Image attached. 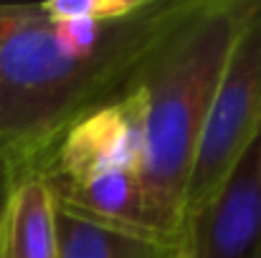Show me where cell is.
I'll list each match as a JSON object with an SVG mask.
<instances>
[{
	"instance_id": "obj_1",
	"label": "cell",
	"mask_w": 261,
	"mask_h": 258,
	"mask_svg": "<svg viewBox=\"0 0 261 258\" xmlns=\"http://www.w3.org/2000/svg\"><path fill=\"white\" fill-rule=\"evenodd\" d=\"M203 0H145L89 53L69 51L41 5H15L0 25V160L31 175L79 117L137 84L140 71Z\"/></svg>"
},
{
	"instance_id": "obj_2",
	"label": "cell",
	"mask_w": 261,
	"mask_h": 258,
	"mask_svg": "<svg viewBox=\"0 0 261 258\" xmlns=\"http://www.w3.org/2000/svg\"><path fill=\"white\" fill-rule=\"evenodd\" d=\"M254 8L256 0H203L137 76L147 96L140 172L145 215L150 228L173 243L182 238L185 192L205 117Z\"/></svg>"
},
{
	"instance_id": "obj_3",
	"label": "cell",
	"mask_w": 261,
	"mask_h": 258,
	"mask_svg": "<svg viewBox=\"0 0 261 258\" xmlns=\"http://www.w3.org/2000/svg\"><path fill=\"white\" fill-rule=\"evenodd\" d=\"M261 129V0L246 18L211 111L205 117L198 152L185 192V223L213 197L239 157L249 150Z\"/></svg>"
},
{
	"instance_id": "obj_4",
	"label": "cell",
	"mask_w": 261,
	"mask_h": 258,
	"mask_svg": "<svg viewBox=\"0 0 261 258\" xmlns=\"http://www.w3.org/2000/svg\"><path fill=\"white\" fill-rule=\"evenodd\" d=\"M147 134V96L135 84L129 91L79 117L31 175L48 187L79 185L112 172H142Z\"/></svg>"
},
{
	"instance_id": "obj_5",
	"label": "cell",
	"mask_w": 261,
	"mask_h": 258,
	"mask_svg": "<svg viewBox=\"0 0 261 258\" xmlns=\"http://www.w3.org/2000/svg\"><path fill=\"white\" fill-rule=\"evenodd\" d=\"M185 258H261V129L213 197L185 223Z\"/></svg>"
},
{
	"instance_id": "obj_6",
	"label": "cell",
	"mask_w": 261,
	"mask_h": 258,
	"mask_svg": "<svg viewBox=\"0 0 261 258\" xmlns=\"http://www.w3.org/2000/svg\"><path fill=\"white\" fill-rule=\"evenodd\" d=\"M0 258H59L56 203L38 175L15 180L0 215Z\"/></svg>"
},
{
	"instance_id": "obj_7",
	"label": "cell",
	"mask_w": 261,
	"mask_h": 258,
	"mask_svg": "<svg viewBox=\"0 0 261 258\" xmlns=\"http://www.w3.org/2000/svg\"><path fill=\"white\" fill-rule=\"evenodd\" d=\"M59 258H175L180 246L158 243L66 215L56 208Z\"/></svg>"
},
{
	"instance_id": "obj_8",
	"label": "cell",
	"mask_w": 261,
	"mask_h": 258,
	"mask_svg": "<svg viewBox=\"0 0 261 258\" xmlns=\"http://www.w3.org/2000/svg\"><path fill=\"white\" fill-rule=\"evenodd\" d=\"M145 0H51L41 3V10L48 20H91V23H114L119 18L140 10Z\"/></svg>"
},
{
	"instance_id": "obj_9",
	"label": "cell",
	"mask_w": 261,
	"mask_h": 258,
	"mask_svg": "<svg viewBox=\"0 0 261 258\" xmlns=\"http://www.w3.org/2000/svg\"><path fill=\"white\" fill-rule=\"evenodd\" d=\"M13 185H15L13 172H10V167H8L3 160H0V215H3V210H5V203H8V195H10Z\"/></svg>"
},
{
	"instance_id": "obj_10",
	"label": "cell",
	"mask_w": 261,
	"mask_h": 258,
	"mask_svg": "<svg viewBox=\"0 0 261 258\" xmlns=\"http://www.w3.org/2000/svg\"><path fill=\"white\" fill-rule=\"evenodd\" d=\"M13 10H15V5H0V25L13 15Z\"/></svg>"
},
{
	"instance_id": "obj_11",
	"label": "cell",
	"mask_w": 261,
	"mask_h": 258,
	"mask_svg": "<svg viewBox=\"0 0 261 258\" xmlns=\"http://www.w3.org/2000/svg\"><path fill=\"white\" fill-rule=\"evenodd\" d=\"M175 258H185V256H182V251H180V253H177V256H175Z\"/></svg>"
}]
</instances>
